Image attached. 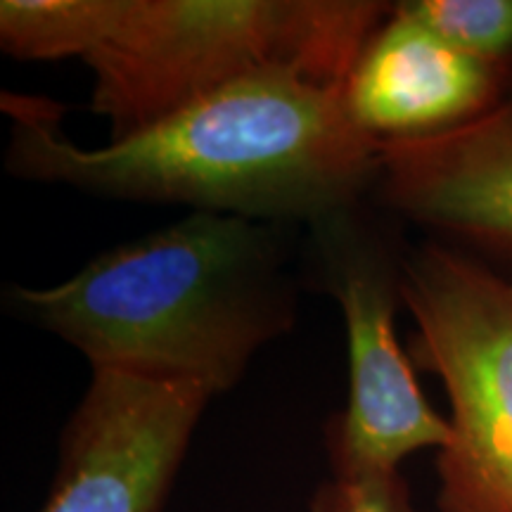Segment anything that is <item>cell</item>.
Listing matches in <instances>:
<instances>
[{
    "label": "cell",
    "instance_id": "1",
    "mask_svg": "<svg viewBox=\"0 0 512 512\" xmlns=\"http://www.w3.org/2000/svg\"><path fill=\"white\" fill-rule=\"evenodd\" d=\"M5 169L102 200L309 223L373 195L380 140L351 117L344 86L294 72L247 76L102 147L64 138V107L3 93Z\"/></svg>",
    "mask_w": 512,
    "mask_h": 512
},
{
    "label": "cell",
    "instance_id": "2",
    "mask_svg": "<svg viewBox=\"0 0 512 512\" xmlns=\"http://www.w3.org/2000/svg\"><path fill=\"white\" fill-rule=\"evenodd\" d=\"M287 228L190 211L110 247L64 283L12 285L5 304L74 347L91 370L216 399L297 325L299 278Z\"/></svg>",
    "mask_w": 512,
    "mask_h": 512
},
{
    "label": "cell",
    "instance_id": "3",
    "mask_svg": "<svg viewBox=\"0 0 512 512\" xmlns=\"http://www.w3.org/2000/svg\"><path fill=\"white\" fill-rule=\"evenodd\" d=\"M396 3L380 0H126L119 27L86 57L91 110L110 140L264 72L347 86Z\"/></svg>",
    "mask_w": 512,
    "mask_h": 512
},
{
    "label": "cell",
    "instance_id": "4",
    "mask_svg": "<svg viewBox=\"0 0 512 512\" xmlns=\"http://www.w3.org/2000/svg\"><path fill=\"white\" fill-rule=\"evenodd\" d=\"M403 306L415 320L408 358L451 406L439 512H512V278L425 238L403 261Z\"/></svg>",
    "mask_w": 512,
    "mask_h": 512
},
{
    "label": "cell",
    "instance_id": "5",
    "mask_svg": "<svg viewBox=\"0 0 512 512\" xmlns=\"http://www.w3.org/2000/svg\"><path fill=\"white\" fill-rule=\"evenodd\" d=\"M306 228L313 275L347 330L349 399L325 427L332 477L392 472L422 448L441 451L451 425L425 399L396 335L411 247L403 223L366 200Z\"/></svg>",
    "mask_w": 512,
    "mask_h": 512
},
{
    "label": "cell",
    "instance_id": "6",
    "mask_svg": "<svg viewBox=\"0 0 512 512\" xmlns=\"http://www.w3.org/2000/svg\"><path fill=\"white\" fill-rule=\"evenodd\" d=\"M209 401L181 384L91 370L41 512H162Z\"/></svg>",
    "mask_w": 512,
    "mask_h": 512
},
{
    "label": "cell",
    "instance_id": "7",
    "mask_svg": "<svg viewBox=\"0 0 512 512\" xmlns=\"http://www.w3.org/2000/svg\"><path fill=\"white\" fill-rule=\"evenodd\" d=\"M370 202L512 278V88L470 124L380 143Z\"/></svg>",
    "mask_w": 512,
    "mask_h": 512
},
{
    "label": "cell",
    "instance_id": "8",
    "mask_svg": "<svg viewBox=\"0 0 512 512\" xmlns=\"http://www.w3.org/2000/svg\"><path fill=\"white\" fill-rule=\"evenodd\" d=\"M510 88L512 69L463 53L396 3L351 69L344 98L356 124L387 143L470 124Z\"/></svg>",
    "mask_w": 512,
    "mask_h": 512
},
{
    "label": "cell",
    "instance_id": "9",
    "mask_svg": "<svg viewBox=\"0 0 512 512\" xmlns=\"http://www.w3.org/2000/svg\"><path fill=\"white\" fill-rule=\"evenodd\" d=\"M126 0H3L0 48L17 60L95 53L117 31Z\"/></svg>",
    "mask_w": 512,
    "mask_h": 512
},
{
    "label": "cell",
    "instance_id": "10",
    "mask_svg": "<svg viewBox=\"0 0 512 512\" xmlns=\"http://www.w3.org/2000/svg\"><path fill=\"white\" fill-rule=\"evenodd\" d=\"M406 5L463 53L512 69V0H408Z\"/></svg>",
    "mask_w": 512,
    "mask_h": 512
},
{
    "label": "cell",
    "instance_id": "11",
    "mask_svg": "<svg viewBox=\"0 0 512 512\" xmlns=\"http://www.w3.org/2000/svg\"><path fill=\"white\" fill-rule=\"evenodd\" d=\"M311 512H415L411 489L399 470L332 477L316 489Z\"/></svg>",
    "mask_w": 512,
    "mask_h": 512
}]
</instances>
